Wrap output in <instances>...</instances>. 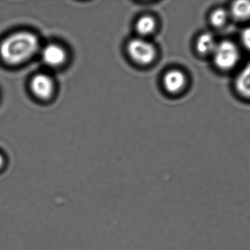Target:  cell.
Masks as SVG:
<instances>
[{
	"instance_id": "8",
	"label": "cell",
	"mask_w": 250,
	"mask_h": 250,
	"mask_svg": "<svg viewBox=\"0 0 250 250\" xmlns=\"http://www.w3.org/2000/svg\"><path fill=\"white\" fill-rule=\"evenodd\" d=\"M230 16L240 21H250V1L239 0L231 5Z\"/></svg>"
},
{
	"instance_id": "12",
	"label": "cell",
	"mask_w": 250,
	"mask_h": 250,
	"mask_svg": "<svg viewBox=\"0 0 250 250\" xmlns=\"http://www.w3.org/2000/svg\"><path fill=\"white\" fill-rule=\"evenodd\" d=\"M241 40L244 47L250 52V26L246 27L242 30Z\"/></svg>"
},
{
	"instance_id": "13",
	"label": "cell",
	"mask_w": 250,
	"mask_h": 250,
	"mask_svg": "<svg viewBox=\"0 0 250 250\" xmlns=\"http://www.w3.org/2000/svg\"><path fill=\"white\" fill-rule=\"evenodd\" d=\"M4 164V156L2 155L1 153H0V170L3 167Z\"/></svg>"
},
{
	"instance_id": "2",
	"label": "cell",
	"mask_w": 250,
	"mask_h": 250,
	"mask_svg": "<svg viewBox=\"0 0 250 250\" xmlns=\"http://www.w3.org/2000/svg\"><path fill=\"white\" fill-rule=\"evenodd\" d=\"M212 55L215 66L224 71L236 67L241 58L238 46L233 42L228 40L217 43Z\"/></svg>"
},
{
	"instance_id": "6",
	"label": "cell",
	"mask_w": 250,
	"mask_h": 250,
	"mask_svg": "<svg viewBox=\"0 0 250 250\" xmlns=\"http://www.w3.org/2000/svg\"><path fill=\"white\" fill-rule=\"evenodd\" d=\"M187 82L185 73L178 69L168 71L163 77V85L170 94H178L182 91Z\"/></svg>"
},
{
	"instance_id": "10",
	"label": "cell",
	"mask_w": 250,
	"mask_h": 250,
	"mask_svg": "<svg viewBox=\"0 0 250 250\" xmlns=\"http://www.w3.org/2000/svg\"><path fill=\"white\" fill-rule=\"evenodd\" d=\"M156 22L150 16H144L139 18L136 24L137 33L142 37L151 35L155 31Z\"/></svg>"
},
{
	"instance_id": "4",
	"label": "cell",
	"mask_w": 250,
	"mask_h": 250,
	"mask_svg": "<svg viewBox=\"0 0 250 250\" xmlns=\"http://www.w3.org/2000/svg\"><path fill=\"white\" fill-rule=\"evenodd\" d=\"M31 89L36 97L41 100H48L52 97L55 83L50 76L39 73L31 80Z\"/></svg>"
},
{
	"instance_id": "3",
	"label": "cell",
	"mask_w": 250,
	"mask_h": 250,
	"mask_svg": "<svg viewBox=\"0 0 250 250\" xmlns=\"http://www.w3.org/2000/svg\"><path fill=\"white\" fill-rule=\"evenodd\" d=\"M127 51L130 58L139 65L150 64L156 57L155 46L142 38L130 41L127 43Z\"/></svg>"
},
{
	"instance_id": "9",
	"label": "cell",
	"mask_w": 250,
	"mask_h": 250,
	"mask_svg": "<svg viewBox=\"0 0 250 250\" xmlns=\"http://www.w3.org/2000/svg\"><path fill=\"white\" fill-rule=\"evenodd\" d=\"M217 43L214 37L209 33H203L197 41V49L203 55H212Z\"/></svg>"
},
{
	"instance_id": "5",
	"label": "cell",
	"mask_w": 250,
	"mask_h": 250,
	"mask_svg": "<svg viewBox=\"0 0 250 250\" xmlns=\"http://www.w3.org/2000/svg\"><path fill=\"white\" fill-rule=\"evenodd\" d=\"M42 60L50 67H60L65 62L67 53L62 46L56 43H50L41 48Z\"/></svg>"
},
{
	"instance_id": "11",
	"label": "cell",
	"mask_w": 250,
	"mask_h": 250,
	"mask_svg": "<svg viewBox=\"0 0 250 250\" xmlns=\"http://www.w3.org/2000/svg\"><path fill=\"white\" fill-rule=\"evenodd\" d=\"M230 16L229 12L224 8H218L214 10L210 15V21L215 27L220 28L225 25Z\"/></svg>"
},
{
	"instance_id": "7",
	"label": "cell",
	"mask_w": 250,
	"mask_h": 250,
	"mask_svg": "<svg viewBox=\"0 0 250 250\" xmlns=\"http://www.w3.org/2000/svg\"><path fill=\"white\" fill-rule=\"evenodd\" d=\"M234 85L241 97L250 100V61L236 76Z\"/></svg>"
},
{
	"instance_id": "1",
	"label": "cell",
	"mask_w": 250,
	"mask_h": 250,
	"mask_svg": "<svg viewBox=\"0 0 250 250\" xmlns=\"http://www.w3.org/2000/svg\"><path fill=\"white\" fill-rule=\"evenodd\" d=\"M41 48L35 34L29 31L17 32L1 42L0 58L6 64L20 65L30 60Z\"/></svg>"
}]
</instances>
